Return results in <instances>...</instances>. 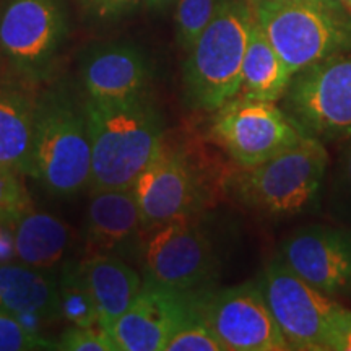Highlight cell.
<instances>
[{
  "label": "cell",
  "instance_id": "obj_1",
  "mask_svg": "<svg viewBox=\"0 0 351 351\" xmlns=\"http://www.w3.org/2000/svg\"><path fill=\"white\" fill-rule=\"evenodd\" d=\"M91 138V191L132 189L165 145L163 119L147 91L83 104Z\"/></svg>",
  "mask_w": 351,
  "mask_h": 351
},
{
  "label": "cell",
  "instance_id": "obj_2",
  "mask_svg": "<svg viewBox=\"0 0 351 351\" xmlns=\"http://www.w3.org/2000/svg\"><path fill=\"white\" fill-rule=\"evenodd\" d=\"M252 23L247 0H221L184 62V93L192 108L215 112L239 95Z\"/></svg>",
  "mask_w": 351,
  "mask_h": 351
},
{
  "label": "cell",
  "instance_id": "obj_3",
  "mask_svg": "<svg viewBox=\"0 0 351 351\" xmlns=\"http://www.w3.org/2000/svg\"><path fill=\"white\" fill-rule=\"evenodd\" d=\"M252 13L291 75L351 52V12L340 0H278Z\"/></svg>",
  "mask_w": 351,
  "mask_h": 351
},
{
  "label": "cell",
  "instance_id": "obj_4",
  "mask_svg": "<svg viewBox=\"0 0 351 351\" xmlns=\"http://www.w3.org/2000/svg\"><path fill=\"white\" fill-rule=\"evenodd\" d=\"M328 169L324 142L306 135L300 143L252 168H241L231 189L245 207L288 217L317 205Z\"/></svg>",
  "mask_w": 351,
  "mask_h": 351
},
{
  "label": "cell",
  "instance_id": "obj_5",
  "mask_svg": "<svg viewBox=\"0 0 351 351\" xmlns=\"http://www.w3.org/2000/svg\"><path fill=\"white\" fill-rule=\"evenodd\" d=\"M34 178L54 195H73L90 186L91 138L83 106L64 91L38 98Z\"/></svg>",
  "mask_w": 351,
  "mask_h": 351
},
{
  "label": "cell",
  "instance_id": "obj_6",
  "mask_svg": "<svg viewBox=\"0 0 351 351\" xmlns=\"http://www.w3.org/2000/svg\"><path fill=\"white\" fill-rule=\"evenodd\" d=\"M283 111L320 142L351 134V52L328 57L295 73L283 96Z\"/></svg>",
  "mask_w": 351,
  "mask_h": 351
},
{
  "label": "cell",
  "instance_id": "obj_7",
  "mask_svg": "<svg viewBox=\"0 0 351 351\" xmlns=\"http://www.w3.org/2000/svg\"><path fill=\"white\" fill-rule=\"evenodd\" d=\"M145 278L184 293L215 287L218 257L207 231L192 217L152 228L142 244Z\"/></svg>",
  "mask_w": 351,
  "mask_h": 351
},
{
  "label": "cell",
  "instance_id": "obj_8",
  "mask_svg": "<svg viewBox=\"0 0 351 351\" xmlns=\"http://www.w3.org/2000/svg\"><path fill=\"white\" fill-rule=\"evenodd\" d=\"M210 134L241 168L261 165L306 137L276 103L241 95L215 111Z\"/></svg>",
  "mask_w": 351,
  "mask_h": 351
},
{
  "label": "cell",
  "instance_id": "obj_9",
  "mask_svg": "<svg viewBox=\"0 0 351 351\" xmlns=\"http://www.w3.org/2000/svg\"><path fill=\"white\" fill-rule=\"evenodd\" d=\"M289 348L327 351L332 320L341 304L311 287L275 257L256 280Z\"/></svg>",
  "mask_w": 351,
  "mask_h": 351
},
{
  "label": "cell",
  "instance_id": "obj_10",
  "mask_svg": "<svg viewBox=\"0 0 351 351\" xmlns=\"http://www.w3.org/2000/svg\"><path fill=\"white\" fill-rule=\"evenodd\" d=\"M69 32L62 0H8L0 10V54L21 77L49 72Z\"/></svg>",
  "mask_w": 351,
  "mask_h": 351
},
{
  "label": "cell",
  "instance_id": "obj_11",
  "mask_svg": "<svg viewBox=\"0 0 351 351\" xmlns=\"http://www.w3.org/2000/svg\"><path fill=\"white\" fill-rule=\"evenodd\" d=\"M200 313L226 351H288L257 282L200 293Z\"/></svg>",
  "mask_w": 351,
  "mask_h": 351
},
{
  "label": "cell",
  "instance_id": "obj_12",
  "mask_svg": "<svg viewBox=\"0 0 351 351\" xmlns=\"http://www.w3.org/2000/svg\"><path fill=\"white\" fill-rule=\"evenodd\" d=\"M200 293L178 291L143 278L137 298L111 332L117 350L165 351L179 328L202 315Z\"/></svg>",
  "mask_w": 351,
  "mask_h": 351
},
{
  "label": "cell",
  "instance_id": "obj_13",
  "mask_svg": "<svg viewBox=\"0 0 351 351\" xmlns=\"http://www.w3.org/2000/svg\"><path fill=\"white\" fill-rule=\"evenodd\" d=\"M276 257L324 295L351 296V226H302L282 241Z\"/></svg>",
  "mask_w": 351,
  "mask_h": 351
},
{
  "label": "cell",
  "instance_id": "obj_14",
  "mask_svg": "<svg viewBox=\"0 0 351 351\" xmlns=\"http://www.w3.org/2000/svg\"><path fill=\"white\" fill-rule=\"evenodd\" d=\"M145 230L192 217L204 204V187L189 158L182 152L161 147L134 186Z\"/></svg>",
  "mask_w": 351,
  "mask_h": 351
},
{
  "label": "cell",
  "instance_id": "obj_15",
  "mask_svg": "<svg viewBox=\"0 0 351 351\" xmlns=\"http://www.w3.org/2000/svg\"><path fill=\"white\" fill-rule=\"evenodd\" d=\"M152 75L150 59L129 43L96 44L82 56L80 78L90 99H124L145 93Z\"/></svg>",
  "mask_w": 351,
  "mask_h": 351
},
{
  "label": "cell",
  "instance_id": "obj_16",
  "mask_svg": "<svg viewBox=\"0 0 351 351\" xmlns=\"http://www.w3.org/2000/svg\"><path fill=\"white\" fill-rule=\"evenodd\" d=\"M143 230L142 215L132 189L91 191L83 223L88 254H112L124 258L138 249Z\"/></svg>",
  "mask_w": 351,
  "mask_h": 351
},
{
  "label": "cell",
  "instance_id": "obj_17",
  "mask_svg": "<svg viewBox=\"0 0 351 351\" xmlns=\"http://www.w3.org/2000/svg\"><path fill=\"white\" fill-rule=\"evenodd\" d=\"M0 309L41 332L62 319L59 280L49 270L0 261Z\"/></svg>",
  "mask_w": 351,
  "mask_h": 351
},
{
  "label": "cell",
  "instance_id": "obj_18",
  "mask_svg": "<svg viewBox=\"0 0 351 351\" xmlns=\"http://www.w3.org/2000/svg\"><path fill=\"white\" fill-rule=\"evenodd\" d=\"M38 98L23 86L0 82V165L20 176H36Z\"/></svg>",
  "mask_w": 351,
  "mask_h": 351
},
{
  "label": "cell",
  "instance_id": "obj_19",
  "mask_svg": "<svg viewBox=\"0 0 351 351\" xmlns=\"http://www.w3.org/2000/svg\"><path fill=\"white\" fill-rule=\"evenodd\" d=\"M80 270L98 311L99 326L111 333L142 289V276L125 258L112 254H88L80 261Z\"/></svg>",
  "mask_w": 351,
  "mask_h": 351
},
{
  "label": "cell",
  "instance_id": "obj_20",
  "mask_svg": "<svg viewBox=\"0 0 351 351\" xmlns=\"http://www.w3.org/2000/svg\"><path fill=\"white\" fill-rule=\"evenodd\" d=\"M70 244L64 219L46 212H26L13 225V252L20 262L41 270L60 265Z\"/></svg>",
  "mask_w": 351,
  "mask_h": 351
},
{
  "label": "cell",
  "instance_id": "obj_21",
  "mask_svg": "<svg viewBox=\"0 0 351 351\" xmlns=\"http://www.w3.org/2000/svg\"><path fill=\"white\" fill-rule=\"evenodd\" d=\"M291 78V72L254 19L241 72L239 95L276 103L287 93Z\"/></svg>",
  "mask_w": 351,
  "mask_h": 351
},
{
  "label": "cell",
  "instance_id": "obj_22",
  "mask_svg": "<svg viewBox=\"0 0 351 351\" xmlns=\"http://www.w3.org/2000/svg\"><path fill=\"white\" fill-rule=\"evenodd\" d=\"M60 314L70 326L101 327L98 311L80 270V262H65L59 275Z\"/></svg>",
  "mask_w": 351,
  "mask_h": 351
},
{
  "label": "cell",
  "instance_id": "obj_23",
  "mask_svg": "<svg viewBox=\"0 0 351 351\" xmlns=\"http://www.w3.org/2000/svg\"><path fill=\"white\" fill-rule=\"evenodd\" d=\"M221 0H178L174 13L176 39L184 51H189L200 33L207 28Z\"/></svg>",
  "mask_w": 351,
  "mask_h": 351
},
{
  "label": "cell",
  "instance_id": "obj_24",
  "mask_svg": "<svg viewBox=\"0 0 351 351\" xmlns=\"http://www.w3.org/2000/svg\"><path fill=\"white\" fill-rule=\"evenodd\" d=\"M57 350V343L0 309V351Z\"/></svg>",
  "mask_w": 351,
  "mask_h": 351
},
{
  "label": "cell",
  "instance_id": "obj_25",
  "mask_svg": "<svg viewBox=\"0 0 351 351\" xmlns=\"http://www.w3.org/2000/svg\"><path fill=\"white\" fill-rule=\"evenodd\" d=\"M330 189L332 217L351 226V134L343 140Z\"/></svg>",
  "mask_w": 351,
  "mask_h": 351
},
{
  "label": "cell",
  "instance_id": "obj_26",
  "mask_svg": "<svg viewBox=\"0 0 351 351\" xmlns=\"http://www.w3.org/2000/svg\"><path fill=\"white\" fill-rule=\"evenodd\" d=\"M19 176L0 165V223L12 226L32 210V199Z\"/></svg>",
  "mask_w": 351,
  "mask_h": 351
},
{
  "label": "cell",
  "instance_id": "obj_27",
  "mask_svg": "<svg viewBox=\"0 0 351 351\" xmlns=\"http://www.w3.org/2000/svg\"><path fill=\"white\" fill-rule=\"evenodd\" d=\"M165 351H226V348L200 315L179 328Z\"/></svg>",
  "mask_w": 351,
  "mask_h": 351
},
{
  "label": "cell",
  "instance_id": "obj_28",
  "mask_svg": "<svg viewBox=\"0 0 351 351\" xmlns=\"http://www.w3.org/2000/svg\"><path fill=\"white\" fill-rule=\"evenodd\" d=\"M62 351H119L112 335L103 327L70 326L57 341Z\"/></svg>",
  "mask_w": 351,
  "mask_h": 351
},
{
  "label": "cell",
  "instance_id": "obj_29",
  "mask_svg": "<svg viewBox=\"0 0 351 351\" xmlns=\"http://www.w3.org/2000/svg\"><path fill=\"white\" fill-rule=\"evenodd\" d=\"M145 0H80L83 10L98 20H116L134 10Z\"/></svg>",
  "mask_w": 351,
  "mask_h": 351
},
{
  "label": "cell",
  "instance_id": "obj_30",
  "mask_svg": "<svg viewBox=\"0 0 351 351\" xmlns=\"http://www.w3.org/2000/svg\"><path fill=\"white\" fill-rule=\"evenodd\" d=\"M327 351H351V311L343 306L332 320Z\"/></svg>",
  "mask_w": 351,
  "mask_h": 351
},
{
  "label": "cell",
  "instance_id": "obj_31",
  "mask_svg": "<svg viewBox=\"0 0 351 351\" xmlns=\"http://www.w3.org/2000/svg\"><path fill=\"white\" fill-rule=\"evenodd\" d=\"M13 256V226L0 223V261H8Z\"/></svg>",
  "mask_w": 351,
  "mask_h": 351
},
{
  "label": "cell",
  "instance_id": "obj_32",
  "mask_svg": "<svg viewBox=\"0 0 351 351\" xmlns=\"http://www.w3.org/2000/svg\"><path fill=\"white\" fill-rule=\"evenodd\" d=\"M173 2H176V0H145V3L150 8H155V10H165Z\"/></svg>",
  "mask_w": 351,
  "mask_h": 351
},
{
  "label": "cell",
  "instance_id": "obj_33",
  "mask_svg": "<svg viewBox=\"0 0 351 351\" xmlns=\"http://www.w3.org/2000/svg\"><path fill=\"white\" fill-rule=\"evenodd\" d=\"M269 2H278V0H247V3H249V7L252 8H256V7H258V5H262V3H269Z\"/></svg>",
  "mask_w": 351,
  "mask_h": 351
},
{
  "label": "cell",
  "instance_id": "obj_34",
  "mask_svg": "<svg viewBox=\"0 0 351 351\" xmlns=\"http://www.w3.org/2000/svg\"><path fill=\"white\" fill-rule=\"evenodd\" d=\"M340 2L343 3V5H345L346 8H348V10L351 12V0H340Z\"/></svg>",
  "mask_w": 351,
  "mask_h": 351
}]
</instances>
